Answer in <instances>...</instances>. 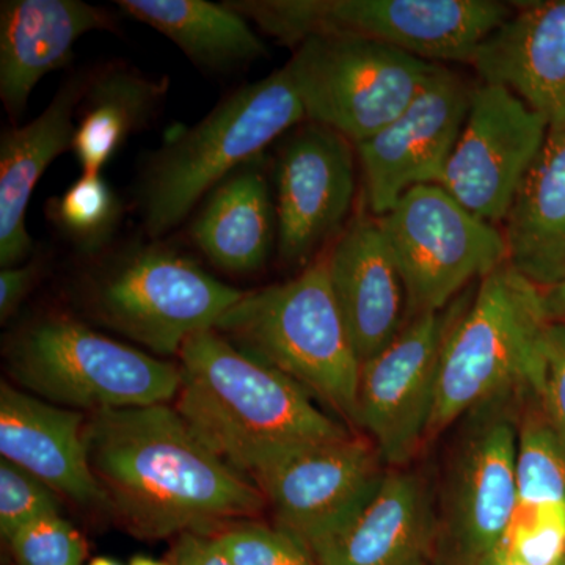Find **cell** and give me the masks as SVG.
I'll return each instance as SVG.
<instances>
[{
	"label": "cell",
	"instance_id": "1",
	"mask_svg": "<svg viewBox=\"0 0 565 565\" xmlns=\"http://www.w3.org/2000/svg\"><path fill=\"white\" fill-rule=\"evenodd\" d=\"M84 437L109 508L140 537L212 534L266 508L255 482L211 451L167 404L92 412Z\"/></svg>",
	"mask_w": 565,
	"mask_h": 565
},
{
	"label": "cell",
	"instance_id": "2",
	"mask_svg": "<svg viewBox=\"0 0 565 565\" xmlns=\"http://www.w3.org/2000/svg\"><path fill=\"white\" fill-rule=\"evenodd\" d=\"M180 359L174 408L211 451L250 481L305 446L351 434L302 385L214 329L193 334Z\"/></svg>",
	"mask_w": 565,
	"mask_h": 565
},
{
	"label": "cell",
	"instance_id": "3",
	"mask_svg": "<svg viewBox=\"0 0 565 565\" xmlns=\"http://www.w3.org/2000/svg\"><path fill=\"white\" fill-rule=\"evenodd\" d=\"M307 121L288 68L243 85L145 162L136 199L145 233L158 241L223 180Z\"/></svg>",
	"mask_w": 565,
	"mask_h": 565
},
{
	"label": "cell",
	"instance_id": "4",
	"mask_svg": "<svg viewBox=\"0 0 565 565\" xmlns=\"http://www.w3.org/2000/svg\"><path fill=\"white\" fill-rule=\"evenodd\" d=\"M552 323L542 289L509 262L479 280L441 348L427 441L501 394L537 392Z\"/></svg>",
	"mask_w": 565,
	"mask_h": 565
},
{
	"label": "cell",
	"instance_id": "5",
	"mask_svg": "<svg viewBox=\"0 0 565 565\" xmlns=\"http://www.w3.org/2000/svg\"><path fill=\"white\" fill-rule=\"evenodd\" d=\"M214 330L356 426L362 362L334 299L326 255L292 280L244 292Z\"/></svg>",
	"mask_w": 565,
	"mask_h": 565
},
{
	"label": "cell",
	"instance_id": "6",
	"mask_svg": "<svg viewBox=\"0 0 565 565\" xmlns=\"http://www.w3.org/2000/svg\"><path fill=\"white\" fill-rule=\"evenodd\" d=\"M266 35L296 50L313 36H359L430 63L473 61L512 13L494 0H234Z\"/></svg>",
	"mask_w": 565,
	"mask_h": 565
},
{
	"label": "cell",
	"instance_id": "7",
	"mask_svg": "<svg viewBox=\"0 0 565 565\" xmlns=\"http://www.w3.org/2000/svg\"><path fill=\"white\" fill-rule=\"evenodd\" d=\"M84 294L96 321L161 355H180L193 334L214 329L244 296L159 243H134L106 256Z\"/></svg>",
	"mask_w": 565,
	"mask_h": 565
},
{
	"label": "cell",
	"instance_id": "8",
	"mask_svg": "<svg viewBox=\"0 0 565 565\" xmlns=\"http://www.w3.org/2000/svg\"><path fill=\"white\" fill-rule=\"evenodd\" d=\"M10 374L52 404L68 407H148L180 392V366L95 332L68 316H47L14 334Z\"/></svg>",
	"mask_w": 565,
	"mask_h": 565
},
{
	"label": "cell",
	"instance_id": "9",
	"mask_svg": "<svg viewBox=\"0 0 565 565\" xmlns=\"http://www.w3.org/2000/svg\"><path fill=\"white\" fill-rule=\"evenodd\" d=\"M501 394L463 416L441 481L435 550L444 565H481L516 511V444L525 394ZM435 553V552H434Z\"/></svg>",
	"mask_w": 565,
	"mask_h": 565
},
{
	"label": "cell",
	"instance_id": "10",
	"mask_svg": "<svg viewBox=\"0 0 565 565\" xmlns=\"http://www.w3.org/2000/svg\"><path fill=\"white\" fill-rule=\"evenodd\" d=\"M441 66L373 40L313 36L286 68L307 121L359 145L399 117Z\"/></svg>",
	"mask_w": 565,
	"mask_h": 565
},
{
	"label": "cell",
	"instance_id": "11",
	"mask_svg": "<svg viewBox=\"0 0 565 565\" xmlns=\"http://www.w3.org/2000/svg\"><path fill=\"white\" fill-rule=\"evenodd\" d=\"M407 291V321L444 311L470 282L508 263L504 234L441 185H418L377 218Z\"/></svg>",
	"mask_w": 565,
	"mask_h": 565
},
{
	"label": "cell",
	"instance_id": "12",
	"mask_svg": "<svg viewBox=\"0 0 565 565\" xmlns=\"http://www.w3.org/2000/svg\"><path fill=\"white\" fill-rule=\"evenodd\" d=\"M457 307L414 316L399 334L362 363L356 426L386 468L408 467L427 441L438 362Z\"/></svg>",
	"mask_w": 565,
	"mask_h": 565
},
{
	"label": "cell",
	"instance_id": "13",
	"mask_svg": "<svg viewBox=\"0 0 565 565\" xmlns=\"http://www.w3.org/2000/svg\"><path fill=\"white\" fill-rule=\"evenodd\" d=\"M548 132V121L519 96L481 82L471 88L441 188L476 217L503 225Z\"/></svg>",
	"mask_w": 565,
	"mask_h": 565
},
{
	"label": "cell",
	"instance_id": "14",
	"mask_svg": "<svg viewBox=\"0 0 565 565\" xmlns=\"http://www.w3.org/2000/svg\"><path fill=\"white\" fill-rule=\"evenodd\" d=\"M356 163L355 145L318 122L303 121L286 134L274 167L282 263L305 269L344 232L355 200Z\"/></svg>",
	"mask_w": 565,
	"mask_h": 565
},
{
	"label": "cell",
	"instance_id": "15",
	"mask_svg": "<svg viewBox=\"0 0 565 565\" xmlns=\"http://www.w3.org/2000/svg\"><path fill=\"white\" fill-rule=\"evenodd\" d=\"M385 471L373 441L349 434L305 446L252 481L273 508L278 527L308 550L370 500Z\"/></svg>",
	"mask_w": 565,
	"mask_h": 565
},
{
	"label": "cell",
	"instance_id": "16",
	"mask_svg": "<svg viewBox=\"0 0 565 565\" xmlns=\"http://www.w3.org/2000/svg\"><path fill=\"white\" fill-rule=\"evenodd\" d=\"M470 98L471 88L444 65L399 117L355 145L364 202L375 218L412 189L444 182Z\"/></svg>",
	"mask_w": 565,
	"mask_h": 565
},
{
	"label": "cell",
	"instance_id": "17",
	"mask_svg": "<svg viewBox=\"0 0 565 565\" xmlns=\"http://www.w3.org/2000/svg\"><path fill=\"white\" fill-rule=\"evenodd\" d=\"M437 511L418 471L386 468L381 484L334 533L307 552L318 565H429Z\"/></svg>",
	"mask_w": 565,
	"mask_h": 565
},
{
	"label": "cell",
	"instance_id": "18",
	"mask_svg": "<svg viewBox=\"0 0 565 565\" xmlns=\"http://www.w3.org/2000/svg\"><path fill=\"white\" fill-rule=\"evenodd\" d=\"M484 84L501 85L565 128V0L522 3L490 33L470 63Z\"/></svg>",
	"mask_w": 565,
	"mask_h": 565
},
{
	"label": "cell",
	"instance_id": "19",
	"mask_svg": "<svg viewBox=\"0 0 565 565\" xmlns=\"http://www.w3.org/2000/svg\"><path fill=\"white\" fill-rule=\"evenodd\" d=\"M330 285L345 326L366 362L407 322V291L377 218H353L326 253Z\"/></svg>",
	"mask_w": 565,
	"mask_h": 565
},
{
	"label": "cell",
	"instance_id": "20",
	"mask_svg": "<svg viewBox=\"0 0 565 565\" xmlns=\"http://www.w3.org/2000/svg\"><path fill=\"white\" fill-rule=\"evenodd\" d=\"M109 10L81 0H3L0 3V99L11 117L28 109L44 76L68 65L81 36L115 31Z\"/></svg>",
	"mask_w": 565,
	"mask_h": 565
},
{
	"label": "cell",
	"instance_id": "21",
	"mask_svg": "<svg viewBox=\"0 0 565 565\" xmlns=\"http://www.w3.org/2000/svg\"><path fill=\"white\" fill-rule=\"evenodd\" d=\"M85 423L79 412L44 403L6 382L0 386L2 459L35 476L74 503L109 508L88 462Z\"/></svg>",
	"mask_w": 565,
	"mask_h": 565
},
{
	"label": "cell",
	"instance_id": "22",
	"mask_svg": "<svg viewBox=\"0 0 565 565\" xmlns=\"http://www.w3.org/2000/svg\"><path fill=\"white\" fill-rule=\"evenodd\" d=\"M87 73L70 77L39 117L0 137V264L20 266L33 241L25 212L36 184L58 156L73 151L76 117Z\"/></svg>",
	"mask_w": 565,
	"mask_h": 565
},
{
	"label": "cell",
	"instance_id": "23",
	"mask_svg": "<svg viewBox=\"0 0 565 565\" xmlns=\"http://www.w3.org/2000/svg\"><path fill=\"white\" fill-rule=\"evenodd\" d=\"M200 252L225 273L247 275L266 266L277 247V211L262 158L245 163L204 199L191 223Z\"/></svg>",
	"mask_w": 565,
	"mask_h": 565
},
{
	"label": "cell",
	"instance_id": "24",
	"mask_svg": "<svg viewBox=\"0 0 565 565\" xmlns=\"http://www.w3.org/2000/svg\"><path fill=\"white\" fill-rule=\"evenodd\" d=\"M503 226L514 269L541 289L565 280V128L550 129Z\"/></svg>",
	"mask_w": 565,
	"mask_h": 565
},
{
	"label": "cell",
	"instance_id": "25",
	"mask_svg": "<svg viewBox=\"0 0 565 565\" xmlns=\"http://www.w3.org/2000/svg\"><path fill=\"white\" fill-rule=\"evenodd\" d=\"M169 87V77L145 76L125 65L88 74L73 141L82 174H102L122 145L150 125Z\"/></svg>",
	"mask_w": 565,
	"mask_h": 565
},
{
	"label": "cell",
	"instance_id": "26",
	"mask_svg": "<svg viewBox=\"0 0 565 565\" xmlns=\"http://www.w3.org/2000/svg\"><path fill=\"white\" fill-rule=\"evenodd\" d=\"M117 6L177 44L193 65L212 73H232L267 55L264 41L226 2L118 0Z\"/></svg>",
	"mask_w": 565,
	"mask_h": 565
},
{
	"label": "cell",
	"instance_id": "27",
	"mask_svg": "<svg viewBox=\"0 0 565 565\" xmlns=\"http://www.w3.org/2000/svg\"><path fill=\"white\" fill-rule=\"evenodd\" d=\"M516 508L565 504V441L546 418L534 392L520 411Z\"/></svg>",
	"mask_w": 565,
	"mask_h": 565
},
{
	"label": "cell",
	"instance_id": "28",
	"mask_svg": "<svg viewBox=\"0 0 565 565\" xmlns=\"http://www.w3.org/2000/svg\"><path fill=\"white\" fill-rule=\"evenodd\" d=\"M46 215L81 255L98 256L120 228L122 204L102 174H81L47 202Z\"/></svg>",
	"mask_w": 565,
	"mask_h": 565
},
{
	"label": "cell",
	"instance_id": "29",
	"mask_svg": "<svg viewBox=\"0 0 565 565\" xmlns=\"http://www.w3.org/2000/svg\"><path fill=\"white\" fill-rule=\"evenodd\" d=\"M215 541L236 565H318L285 531L255 522H233L215 530Z\"/></svg>",
	"mask_w": 565,
	"mask_h": 565
},
{
	"label": "cell",
	"instance_id": "30",
	"mask_svg": "<svg viewBox=\"0 0 565 565\" xmlns=\"http://www.w3.org/2000/svg\"><path fill=\"white\" fill-rule=\"evenodd\" d=\"M61 515L58 493L35 476L2 459L0 462V533L7 542L22 527L44 516Z\"/></svg>",
	"mask_w": 565,
	"mask_h": 565
},
{
	"label": "cell",
	"instance_id": "31",
	"mask_svg": "<svg viewBox=\"0 0 565 565\" xmlns=\"http://www.w3.org/2000/svg\"><path fill=\"white\" fill-rule=\"evenodd\" d=\"M9 544L18 565H82L87 553L79 531L61 515L22 527Z\"/></svg>",
	"mask_w": 565,
	"mask_h": 565
},
{
	"label": "cell",
	"instance_id": "32",
	"mask_svg": "<svg viewBox=\"0 0 565 565\" xmlns=\"http://www.w3.org/2000/svg\"><path fill=\"white\" fill-rule=\"evenodd\" d=\"M535 396L546 418L565 441V326L561 323L550 327L544 377Z\"/></svg>",
	"mask_w": 565,
	"mask_h": 565
},
{
	"label": "cell",
	"instance_id": "33",
	"mask_svg": "<svg viewBox=\"0 0 565 565\" xmlns=\"http://www.w3.org/2000/svg\"><path fill=\"white\" fill-rule=\"evenodd\" d=\"M41 273L40 264L31 262L22 266L3 267L0 270V319L6 322L18 310L22 300L35 285Z\"/></svg>",
	"mask_w": 565,
	"mask_h": 565
},
{
	"label": "cell",
	"instance_id": "34",
	"mask_svg": "<svg viewBox=\"0 0 565 565\" xmlns=\"http://www.w3.org/2000/svg\"><path fill=\"white\" fill-rule=\"evenodd\" d=\"M173 565H236L223 552L214 535L184 533L174 545Z\"/></svg>",
	"mask_w": 565,
	"mask_h": 565
},
{
	"label": "cell",
	"instance_id": "35",
	"mask_svg": "<svg viewBox=\"0 0 565 565\" xmlns=\"http://www.w3.org/2000/svg\"><path fill=\"white\" fill-rule=\"evenodd\" d=\"M542 296L550 321L565 326V280L542 289Z\"/></svg>",
	"mask_w": 565,
	"mask_h": 565
},
{
	"label": "cell",
	"instance_id": "36",
	"mask_svg": "<svg viewBox=\"0 0 565 565\" xmlns=\"http://www.w3.org/2000/svg\"><path fill=\"white\" fill-rule=\"evenodd\" d=\"M481 565H527V564L523 563V561H520L519 557H515L514 555H512V553L509 552V550L505 548V546L500 545V546H498L497 550H494L492 555L487 557L484 563H482Z\"/></svg>",
	"mask_w": 565,
	"mask_h": 565
},
{
	"label": "cell",
	"instance_id": "37",
	"mask_svg": "<svg viewBox=\"0 0 565 565\" xmlns=\"http://www.w3.org/2000/svg\"><path fill=\"white\" fill-rule=\"evenodd\" d=\"M131 565H170L166 563H161V561L151 559V557L147 556H137L131 561Z\"/></svg>",
	"mask_w": 565,
	"mask_h": 565
},
{
	"label": "cell",
	"instance_id": "38",
	"mask_svg": "<svg viewBox=\"0 0 565 565\" xmlns=\"http://www.w3.org/2000/svg\"><path fill=\"white\" fill-rule=\"evenodd\" d=\"M88 565H120L115 563V561L109 559V557H96Z\"/></svg>",
	"mask_w": 565,
	"mask_h": 565
},
{
	"label": "cell",
	"instance_id": "39",
	"mask_svg": "<svg viewBox=\"0 0 565 565\" xmlns=\"http://www.w3.org/2000/svg\"><path fill=\"white\" fill-rule=\"evenodd\" d=\"M561 565H565V561H564V563H563V564H561Z\"/></svg>",
	"mask_w": 565,
	"mask_h": 565
}]
</instances>
